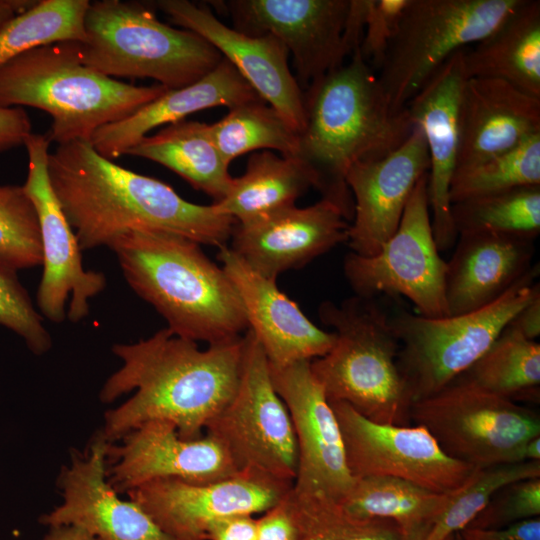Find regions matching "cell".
<instances>
[{"mask_svg":"<svg viewBox=\"0 0 540 540\" xmlns=\"http://www.w3.org/2000/svg\"><path fill=\"white\" fill-rule=\"evenodd\" d=\"M244 345L243 335L201 350L168 328L135 343L114 344L112 352L122 365L106 380L99 398L111 403L134 394L105 413L101 434L112 443L146 422L162 420L173 424L181 438L202 437L237 390Z\"/></svg>","mask_w":540,"mask_h":540,"instance_id":"obj_1","label":"cell"},{"mask_svg":"<svg viewBox=\"0 0 540 540\" xmlns=\"http://www.w3.org/2000/svg\"><path fill=\"white\" fill-rule=\"evenodd\" d=\"M48 175L82 251L144 230L221 248L236 225L216 204L186 201L168 184L103 157L89 141L58 145L49 153Z\"/></svg>","mask_w":540,"mask_h":540,"instance_id":"obj_2","label":"cell"},{"mask_svg":"<svg viewBox=\"0 0 540 540\" xmlns=\"http://www.w3.org/2000/svg\"><path fill=\"white\" fill-rule=\"evenodd\" d=\"M303 106L296 158L312 173L314 188L322 198L335 203L351 223L354 203L346 183L349 168L397 149L414 123L406 108L392 109L359 49L303 90Z\"/></svg>","mask_w":540,"mask_h":540,"instance_id":"obj_3","label":"cell"},{"mask_svg":"<svg viewBox=\"0 0 540 540\" xmlns=\"http://www.w3.org/2000/svg\"><path fill=\"white\" fill-rule=\"evenodd\" d=\"M131 289L182 338L208 345L242 337L248 324L240 298L201 245L160 231H131L109 245Z\"/></svg>","mask_w":540,"mask_h":540,"instance_id":"obj_4","label":"cell"},{"mask_svg":"<svg viewBox=\"0 0 540 540\" xmlns=\"http://www.w3.org/2000/svg\"><path fill=\"white\" fill-rule=\"evenodd\" d=\"M167 90L125 83L86 66L77 41L33 48L0 68V107L47 112L52 118L47 136L58 145L90 142L99 128L125 119Z\"/></svg>","mask_w":540,"mask_h":540,"instance_id":"obj_5","label":"cell"},{"mask_svg":"<svg viewBox=\"0 0 540 540\" xmlns=\"http://www.w3.org/2000/svg\"><path fill=\"white\" fill-rule=\"evenodd\" d=\"M318 314L335 334L332 348L310 361L328 402H344L378 424L410 425L413 398L398 368L399 342L377 299L324 301Z\"/></svg>","mask_w":540,"mask_h":540,"instance_id":"obj_6","label":"cell"},{"mask_svg":"<svg viewBox=\"0 0 540 540\" xmlns=\"http://www.w3.org/2000/svg\"><path fill=\"white\" fill-rule=\"evenodd\" d=\"M81 61L114 78H150L179 89L209 73L222 55L198 34L161 22L144 4L120 0L90 2Z\"/></svg>","mask_w":540,"mask_h":540,"instance_id":"obj_7","label":"cell"},{"mask_svg":"<svg viewBox=\"0 0 540 540\" xmlns=\"http://www.w3.org/2000/svg\"><path fill=\"white\" fill-rule=\"evenodd\" d=\"M539 263L492 304L479 310L430 318L399 310L389 316L399 342L397 364L413 403L429 397L468 370L502 330L540 293Z\"/></svg>","mask_w":540,"mask_h":540,"instance_id":"obj_8","label":"cell"},{"mask_svg":"<svg viewBox=\"0 0 540 540\" xmlns=\"http://www.w3.org/2000/svg\"><path fill=\"white\" fill-rule=\"evenodd\" d=\"M521 0H410L378 79L395 112L454 53L490 34Z\"/></svg>","mask_w":540,"mask_h":540,"instance_id":"obj_9","label":"cell"},{"mask_svg":"<svg viewBox=\"0 0 540 540\" xmlns=\"http://www.w3.org/2000/svg\"><path fill=\"white\" fill-rule=\"evenodd\" d=\"M410 418L448 455L476 468L523 462L524 445L540 436L536 412L461 379L415 401Z\"/></svg>","mask_w":540,"mask_h":540,"instance_id":"obj_10","label":"cell"},{"mask_svg":"<svg viewBox=\"0 0 540 540\" xmlns=\"http://www.w3.org/2000/svg\"><path fill=\"white\" fill-rule=\"evenodd\" d=\"M244 340L239 385L207 424L206 435L225 448L238 472L293 484L298 447L290 414L273 386L266 355L249 329Z\"/></svg>","mask_w":540,"mask_h":540,"instance_id":"obj_11","label":"cell"},{"mask_svg":"<svg viewBox=\"0 0 540 540\" xmlns=\"http://www.w3.org/2000/svg\"><path fill=\"white\" fill-rule=\"evenodd\" d=\"M428 173L417 183L395 233L372 256L349 252L344 276L354 295L404 296L422 316L448 315L445 300L446 261L440 256L431 225Z\"/></svg>","mask_w":540,"mask_h":540,"instance_id":"obj_12","label":"cell"},{"mask_svg":"<svg viewBox=\"0 0 540 540\" xmlns=\"http://www.w3.org/2000/svg\"><path fill=\"white\" fill-rule=\"evenodd\" d=\"M50 143L47 135L34 133L24 143L28 172L23 187L38 215L43 254L36 303L52 322L68 318L77 323L88 316L89 300L105 289L107 281L102 272L83 266L82 250L50 183Z\"/></svg>","mask_w":540,"mask_h":540,"instance_id":"obj_13","label":"cell"},{"mask_svg":"<svg viewBox=\"0 0 540 540\" xmlns=\"http://www.w3.org/2000/svg\"><path fill=\"white\" fill-rule=\"evenodd\" d=\"M329 404L355 478L392 476L437 493H450L462 487L476 470L448 455L424 426L378 424L344 402Z\"/></svg>","mask_w":540,"mask_h":540,"instance_id":"obj_14","label":"cell"},{"mask_svg":"<svg viewBox=\"0 0 540 540\" xmlns=\"http://www.w3.org/2000/svg\"><path fill=\"white\" fill-rule=\"evenodd\" d=\"M349 4L350 0L214 2L231 17L234 29L279 39L292 57L295 78L302 90L356 51L346 37Z\"/></svg>","mask_w":540,"mask_h":540,"instance_id":"obj_15","label":"cell"},{"mask_svg":"<svg viewBox=\"0 0 540 540\" xmlns=\"http://www.w3.org/2000/svg\"><path fill=\"white\" fill-rule=\"evenodd\" d=\"M269 370L273 386L290 414L298 447L293 492L341 501L355 477L347 464L337 418L311 371L310 361L284 367L269 364Z\"/></svg>","mask_w":540,"mask_h":540,"instance_id":"obj_16","label":"cell"},{"mask_svg":"<svg viewBox=\"0 0 540 540\" xmlns=\"http://www.w3.org/2000/svg\"><path fill=\"white\" fill-rule=\"evenodd\" d=\"M292 486L245 471L204 484L159 479L127 494L174 540H204L213 521L235 514L263 513L279 503Z\"/></svg>","mask_w":540,"mask_h":540,"instance_id":"obj_17","label":"cell"},{"mask_svg":"<svg viewBox=\"0 0 540 540\" xmlns=\"http://www.w3.org/2000/svg\"><path fill=\"white\" fill-rule=\"evenodd\" d=\"M106 479L117 494L150 481L177 479L204 484L239 473L225 448L209 435L181 438L176 427L153 420L106 449Z\"/></svg>","mask_w":540,"mask_h":540,"instance_id":"obj_18","label":"cell"},{"mask_svg":"<svg viewBox=\"0 0 540 540\" xmlns=\"http://www.w3.org/2000/svg\"><path fill=\"white\" fill-rule=\"evenodd\" d=\"M170 20L211 44L299 133L304 126L303 90L289 67V52L270 34L248 35L220 21L212 11L187 0H159Z\"/></svg>","mask_w":540,"mask_h":540,"instance_id":"obj_19","label":"cell"},{"mask_svg":"<svg viewBox=\"0 0 540 540\" xmlns=\"http://www.w3.org/2000/svg\"><path fill=\"white\" fill-rule=\"evenodd\" d=\"M430 168L428 150L419 126L385 157L358 161L346 174L354 203L348 231L351 252L376 254L395 233L419 180Z\"/></svg>","mask_w":540,"mask_h":540,"instance_id":"obj_20","label":"cell"},{"mask_svg":"<svg viewBox=\"0 0 540 540\" xmlns=\"http://www.w3.org/2000/svg\"><path fill=\"white\" fill-rule=\"evenodd\" d=\"M108 442L99 432L60 472L62 503L43 515L47 526L73 525L99 540H174L134 501L122 500L106 479Z\"/></svg>","mask_w":540,"mask_h":540,"instance_id":"obj_21","label":"cell"},{"mask_svg":"<svg viewBox=\"0 0 540 540\" xmlns=\"http://www.w3.org/2000/svg\"><path fill=\"white\" fill-rule=\"evenodd\" d=\"M350 222L332 201L321 198L233 228L229 248L260 275L277 280L347 242Z\"/></svg>","mask_w":540,"mask_h":540,"instance_id":"obj_22","label":"cell"},{"mask_svg":"<svg viewBox=\"0 0 540 540\" xmlns=\"http://www.w3.org/2000/svg\"><path fill=\"white\" fill-rule=\"evenodd\" d=\"M463 52L461 49L450 56L405 107L412 122L422 130L428 150V201L439 251L453 247L458 237L449 192L457 168L460 102L467 79Z\"/></svg>","mask_w":540,"mask_h":540,"instance_id":"obj_23","label":"cell"},{"mask_svg":"<svg viewBox=\"0 0 540 540\" xmlns=\"http://www.w3.org/2000/svg\"><path fill=\"white\" fill-rule=\"evenodd\" d=\"M218 259L242 303L248 329L270 365L284 367L325 355L335 342L301 311L276 285L250 268L228 245L219 248Z\"/></svg>","mask_w":540,"mask_h":540,"instance_id":"obj_24","label":"cell"},{"mask_svg":"<svg viewBox=\"0 0 540 540\" xmlns=\"http://www.w3.org/2000/svg\"><path fill=\"white\" fill-rule=\"evenodd\" d=\"M446 261L449 316L479 310L499 299L534 265L535 240L490 232L458 234Z\"/></svg>","mask_w":540,"mask_h":540,"instance_id":"obj_25","label":"cell"},{"mask_svg":"<svg viewBox=\"0 0 540 540\" xmlns=\"http://www.w3.org/2000/svg\"><path fill=\"white\" fill-rule=\"evenodd\" d=\"M457 168L515 147L540 133V98L495 78H467L459 111Z\"/></svg>","mask_w":540,"mask_h":540,"instance_id":"obj_26","label":"cell"},{"mask_svg":"<svg viewBox=\"0 0 540 540\" xmlns=\"http://www.w3.org/2000/svg\"><path fill=\"white\" fill-rule=\"evenodd\" d=\"M260 99L233 65L223 58L193 84L168 89L125 119L99 128L90 144L100 155L112 160L125 155L156 127L185 120L188 115L201 110L219 106L231 109Z\"/></svg>","mask_w":540,"mask_h":540,"instance_id":"obj_27","label":"cell"},{"mask_svg":"<svg viewBox=\"0 0 540 540\" xmlns=\"http://www.w3.org/2000/svg\"><path fill=\"white\" fill-rule=\"evenodd\" d=\"M467 78H495L540 98V1L520 4L463 52Z\"/></svg>","mask_w":540,"mask_h":540,"instance_id":"obj_28","label":"cell"},{"mask_svg":"<svg viewBox=\"0 0 540 540\" xmlns=\"http://www.w3.org/2000/svg\"><path fill=\"white\" fill-rule=\"evenodd\" d=\"M125 155L156 162L202 191L221 201L229 191L233 178L229 166L219 152L210 124L182 120L166 125L159 132L145 136Z\"/></svg>","mask_w":540,"mask_h":540,"instance_id":"obj_29","label":"cell"},{"mask_svg":"<svg viewBox=\"0 0 540 540\" xmlns=\"http://www.w3.org/2000/svg\"><path fill=\"white\" fill-rule=\"evenodd\" d=\"M315 180L297 158L272 151L252 154L245 172L233 178L226 196L214 203L238 224H246L295 205Z\"/></svg>","mask_w":540,"mask_h":540,"instance_id":"obj_30","label":"cell"},{"mask_svg":"<svg viewBox=\"0 0 540 540\" xmlns=\"http://www.w3.org/2000/svg\"><path fill=\"white\" fill-rule=\"evenodd\" d=\"M450 493H437L397 477L370 475L355 478L348 494L338 503L357 518L392 520L404 535L435 517Z\"/></svg>","mask_w":540,"mask_h":540,"instance_id":"obj_31","label":"cell"},{"mask_svg":"<svg viewBox=\"0 0 540 540\" xmlns=\"http://www.w3.org/2000/svg\"><path fill=\"white\" fill-rule=\"evenodd\" d=\"M456 379L512 401L538 399L540 345L507 324L483 355Z\"/></svg>","mask_w":540,"mask_h":540,"instance_id":"obj_32","label":"cell"},{"mask_svg":"<svg viewBox=\"0 0 540 540\" xmlns=\"http://www.w3.org/2000/svg\"><path fill=\"white\" fill-rule=\"evenodd\" d=\"M213 140L228 164L245 153L275 150L296 158L299 132L262 99L229 109L219 121L210 124Z\"/></svg>","mask_w":540,"mask_h":540,"instance_id":"obj_33","label":"cell"},{"mask_svg":"<svg viewBox=\"0 0 540 540\" xmlns=\"http://www.w3.org/2000/svg\"><path fill=\"white\" fill-rule=\"evenodd\" d=\"M88 0H36L0 28V68L33 48L61 41L84 42Z\"/></svg>","mask_w":540,"mask_h":540,"instance_id":"obj_34","label":"cell"},{"mask_svg":"<svg viewBox=\"0 0 540 540\" xmlns=\"http://www.w3.org/2000/svg\"><path fill=\"white\" fill-rule=\"evenodd\" d=\"M540 477V461L476 468L469 480L450 493L444 508L424 526L404 534L415 540H445L466 528L492 496L505 485Z\"/></svg>","mask_w":540,"mask_h":540,"instance_id":"obj_35","label":"cell"},{"mask_svg":"<svg viewBox=\"0 0 540 540\" xmlns=\"http://www.w3.org/2000/svg\"><path fill=\"white\" fill-rule=\"evenodd\" d=\"M457 234L490 232L536 240L540 232V186H524L452 203Z\"/></svg>","mask_w":540,"mask_h":540,"instance_id":"obj_36","label":"cell"},{"mask_svg":"<svg viewBox=\"0 0 540 540\" xmlns=\"http://www.w3.org/2000/svg\"><path fill=\"white\" fill-rule=\"evenodd\" d=\"M524 186H540V133L476 164L456 169L451 204Z\"/></svg>","mask_w":540,"mask_h":540,"instance_id":"obj_37","label":"cell"},{"mask_svg":"<svg viewBox=\"0 0 540 540\" xmlns=\"http://www.w3.org/2000/svg\"><path fill=\"white\" fill-rule=\"evenodd\" d=\"M287 502L299 529V540H402L399 526L387 519H363L321 495H300L292 488Z\"/></svg>","mask_w":540,"mask_h":540,"instance_id":"obj_38","label":"cell"},{"mask_svg":"<svg viewBox=\"0 0 540 540\" xmlns=\"http://www.w3.org/2000/svg\"><path fill=\"white\" fill-rule=\"evenodd\" d=\"M0 262L15 272L43 262L38 215L23 186H0Z\"/></svg>","mask_w":540,"mask_h":540,"instance_id":"obj_39","label":"cell"},{"mask_svg":"<svg viewBox=\"0 0 540 540\" xmlns=\"http://www.w3.org/2000/svg\"><path fill=\"white\" fill-rule=\"evenodd\" d=\"M0 325L19 335L36 355L46 353L52 339L16 272L0 262Z\"/></svg>","mask_w":540,"mask_h":540,"instance_id":"obj_40","label":"cell"},{"mask_svg":"<svg viewBox=\"0 0 540 540\" xmlns=\"http://www.w3.org/2000/svg\"><path fill=\"white\" fill-rule=\"evenodd\" d=\"M539 515L540 477H534L499 489L467 527L501 528Z\"/></svg>","mask_w":540,"mask_h":540,"instance_id":"obj_41","label":"cell"},{"mask_svg":"<svg viewBox=\"0 0 540 540\" xmlns=\"http://www.w3.org/2000/svg\"><path fill=\"white\" fill-rule=\"evenodd\" d=\"M410 0H370L360 53L379 70Z\"/></svg>","mask_w":540,"mask_h":540,"instance_id":"obj_42","label":"cell"},{"mask_svg":"<svg viewBox=\"0 0 540 540\" xmlns=\"http://www.w3.org/2000/svg\"><path fill=\"white\" fill-rule=\"evenodd\" d=\"M286 495L257 519V540H299V529Z\"/></svg>","mask_w":540,"mask_h":540,"instance_id":"obj_43","label":"cell"},{"mask_svg":"<svg viewBox=\"0 0 540 540\" xmlns=\"http://www.w3.org/2000/svg\"><path fill=\"white\" fill-rule=\"evenodd\" d=\"M456 537L458 540H540V517L501 528L466 527Z\"/></svg>","mask_w":540,"mask_h":540,"instance_id":"obj_44","label":"cell"},{"mask_svg":"<svg viewBox=\"0 0 540 540\" xmlns=\"http://www.w3.org/2000/svg\"><path fill=\"white\" fill-rule=\"evenodd\" d=\"M204 540H257V519L250 514H235L213 521Z\"/></svg>","mask_w":540,"mask_h":540,"instance_id":"obj_45","label":"cell"},{"mask_svg":"<svg viewBox=\"0 0 540 540\" xmlns=\"http://www.w3.org/2000/svg\"><path fill=\"white\" fill-rule=\"evenodd\" d=\"M31 130V120L23 108L0 107V152L24 145Z\"/></svg>","mask_w":540,"mask_h":540,"instance_id":"obj_46","label":"cell"},{"mask_svg":"<svg viewBox=\"0 0 540 540\" xmlns=\"http://www.w3.org/2000/svg\"><path fill=\"white\" fill-rule=\"evenodd\" d=\"M530 340L540 335V293L533 297L508 323Z\"/></svg>","mask_w":540,"mask_h":540,"instance_id":"obj_47","label":"cell"},{"mask_svg":"<svg viewBox=\"0 0 540 540\" xmlns=\"http://www.w3.org/2000/svg\"><path fill=\"white\" fill-rule=\"evenodd\" d=\"M43 540H99L86 530L73 525L49 526Z\"/></svg>","mask_w":540,"mask_h":540,"instance_id":"obj_48","label":"cell"},{"mask_svg":"<svg viewBox=\"0 0 540 540\" xmlns=\"http://www.w3.org/2000/svg\"><path fill=\"white\" fill-rule=\"evenodd\" d=\"M36 0H0V28L14 16L31 7Z\"/></svg>","mask_w":540,"mask_h":540,"instance_id":"obj_49","label":"cell"},{"mask_svg":"<svg viewBox=\"0 0 540 540\" xmlns=\"http://www.w3.org/2000/svg\"><path fill=\"white\" fill-rule=\"evenodd\" d=\"M522 461H540V436L530 439L521 452Z\"/></svg>","mask_w":540,"mask_h":540,"instance_id":"obj_50","label":"cell"},{"mask_svg":"<svg viewBox=\"0 0 540 540\" xmlns=\"http://www.w3.org/2000/svg\"><path fill=\"white\" fill-rule=\"evenodd\" d=\"M402 540H415V539H413V538L410 537V536L404 535V536H402ZM445 540H455V535H454V536H450V537H448V538L445 539Z\"/></svg>","mask_w":540,"mask_h":540,"instance_id":"obj_51","label":"cell"},{"mask_svg":"<svg viewBox=\"0 0 540 540\" xmlns=\"http://www.w3.org/2000/svg\"><path fill=\"white\" fill-rule=\"evenodd\" d=\"M455 540H458L457 537H456V535H455Z\"/></svg>","mask_w":540,"mask_h":540,"instance_id":"obj_52","label":"cell"}]
</instances>
